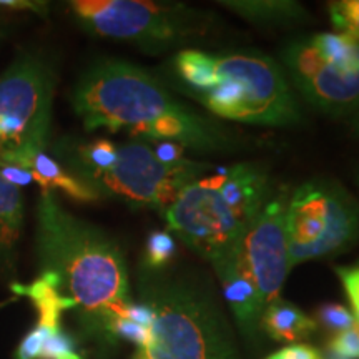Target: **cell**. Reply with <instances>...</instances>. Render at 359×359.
<instances>
[{"mask_svg": "<svg viewBox=\"0 0 359 359\" xmlns=\"http://www.w3.org/2000/svg\"><path fill=\"white\" fill-rule=\"evenodd\" d=\"M72 107L92 132H128L138 140L173 142L196 154H226L236 138L222 125L178 100L155 75L116 58H103L80 75Z\"/></svg>", "mask_w": 359, "mask_h": 359, "instance_id": "obj_1", "label": "cell"}, {"mask_svg": "<svg viewBox=\"0 0 359 359\" xmlns=\"http://www.w3.org/2000/svg\"><path fill=\"white\" fill-rule=\"evenodd\" d=\"M53 191H42L37 206L39 262L60 280V291L105 323L128 303V271L123 251L109 233L65 212Z\"/></svg>", "mask_w": 359, "mask_h": 359, "instance_id": "obj_2", "label": "cell"}, {"mask_svg": "<svg viewBox=\"0 0 359 359\" xmlns=\"http://www.w3.org/2000/svg\"><path fill=\"white\" fill-rule=\"evenodd\" d=\"M269 196L268 175L257 165L215 167L183 188L163 213L170 230L213 266L236 253Z\"/></svg>", "mask_w": 359, "mask_h": 359, "instance_id": "obj_3", "label": "cell"}, {"mask_svg": "<svg viewBox=\"0 0 359 359\" xmlns=\"http://www.w3.org/2000/svg\"><path fill=\"white\" fill-rule=\"evenodd\" d=\"M218 83L198 93L206 110L233 122L290 127L302 118L281 65L258 52L217 55Z\"/></svg>", "mask_w": 359, "mask_h": 359, "instance_id": "obj_4", "label": "cell"}, {"mask_svg": "<svg viewBox=\"0 0 359 359\" xmlns=\"http://www.w3.org/2000/svg\"><path fill=\"white\" fill-rule=\"evenodd\" d=\"M69 7L88 34L135 43L148 53L203 37L215 22L212 13L177 2L74 0Z\"/></svg>", "mask_w": 359, "mask_h": 359, "instance_id": "obj_5", "label": "cell"}, {"mask_svg": "<svg viewBox=\"0 0 359 359\" xmlns=\"http://www.w3.org/2000/svg\"><path fill=\"white\" fill-rule=\"evenodd\" d=\"M55 72L37 53H24L0 75V168L20 167L47 147Z\"/></svg>", "mask_w": 359, "mask_h": 359, "instance_id": "obj_6", "label": "cell"}, {"mask_svg": "<svg viewBox=\"0 0 359 359\" xmlns=\"http://www.w3.org/2000/svg\"><path fill=\"white\" fill-rule=\"evenodd\" d=\"M281 62L294 88L323 114L359 110V40L343 34H313L281 48Z\"/></svg>", "mask_w": 359, "mask_h": 359, "instance_id": "obj_7", "label": "cell"}, {"mask_svg": "<svg viewBox=\"0 0 359 359\" xmlns=\"http://www.w3.org/2000/svg\"><path fill=\"white\" fill-rule=\"evenodd\" d=\"M286 240L291 268L344 253L359 240V203L338 182L309 180L288 198Z\"/></svg>", "mask_w": 359, "mask_h": 359, "instance_id": "obj_8", "label": "cell"}, {"mask_svg": "<svg viewBox=\"0 0 359 359\" xmlns=\"http://www.w3.org/2000/svg\"><path fill=\"white\" fill-rule=\"evenodd\" d=\"M143 303L154 309L148 359H235L212 309L180 281H155Z\"/></svg>", "mask_w": 359, "mask_h": 359, "instance_id": "obj_9", "label": "cell"}, {"mask_svg": "<svg viewBox=\"0 0 359 359\" xmlns=\"http://www.w3.org/2000/svg\"><path fill=\"white\" fill-rule=\"evenodd\" d=\"M212 170L213 165L190 158L177 165L163 163L150 142L137 138L116 145V160L110 168L79 175L77 180L98 196H114L137 208L165 212L183 188Z\"/></svg>", "mask_w": 359, "mask_h": 359, "instance_id": "obj_10", "label": "cell"}, {"mask_svg": "<svg viewBox=\"0 0 359 359\" xmlns=\"http://www.w3.org/2000/svg\"><path fill=\"white\" fill-rule=\"evenodd\" d=\"M286 196H269L236 253L238 262L257 285L264 308L280 298V291L291 269L286 240Z\"/></svg>", "mask_w": 359, "mask_h": 359, "instance_id": "obj_11", "label": "cell"}, {"mask_svg": "<svg viewBox=\"0 0 359 359\" xmlns=\"http://www.w3.org/2000/svg\"><path fill=\"white\" fill-rule=\"evenodd\" d=\"M236 253L213 264V268L222 281L223 294L235 314L238 326L246 334H251L258 327V323H262L264 303L255 281L238 262Z\"/></svg>", "mask_w": 359, "mask_h": 359, "instance_id": "obj_12", "label": "cell"}, {"mask_svg": "<svg viewBox=\"0 0 359 359\" xmlns=\"http://www.w3.org/2000/svg\"><path fill=\"white\" fill-rule=\"evenodd\" d=\"M22 224L24 198L20 188L0 177V269L15 268Z\"/></svg>", "mask_w": 359, "mask_h": 359, "instance_id": "obj_13", "label": "cell"}, {"mask_svg": "<svg viewBox=\"0 0 359 359\" xmlns=\"http://www.w3.org/2000/svg\"><path fill=\"white\" fill-rule=\"evenodd\" d=\"M262 325L269 338L285 341V343H294V341L308 338L318 327L313 318L281 298H276L264 308Z\"/></svg>", "mask_w": 359, "mask_h": 359, "instance_id": "obj_14", "label": "cell"}, {"mask_svg": "<svg viewBox=\"0 0 359 359\" xmlns=\"http://www.w3.org/2000/svg\"><path fill=\"white\" fill-rule=\"evenodd\" d=\"M12 288L32 299L39 311V325L52 331L60 330L62 313L75 306V303L60 291V280L53 273H43L29 286L13 285Z\"/></svg>", "mask_w": 359, "mask_h": 359, "instance_id": "obj_15", "label": "cell"}, {"mask_svg": "<svg viewBox=\"0 0 359 359\" xmlns=\"http://www.w3.org/2000/svg\"><path fill=\"white\" fill-rule=\"evenodd\" d=\"M27 170L32 173L34 182L42 187V191L62 190L77 201H95L100 198L95 191L65 172L64 167L45 151H37L27 163Z\"/></svg>", "mask_w": 359, "mask_h": 359, "instance_id": "obj_16", "label": "cell"}, {"mask_svg": "<svg viewBox=\"0 0 359 359\" xmlns=\"http://www.w3.org/2000/svg\"><path fill=\"white\" fill-rule=\"evenodd\" d=\"M173 65L175 74L183 82V90L187 95L195 97L218 83L217 55L187 48L177 53V57L173 58Z\"/></svg>", "mask_w": 359, "mask_h": 359, "instance_id": "obj_17", "label": "cell"}, {"mask_svg": "<svg viewBox=\"0 0 359 359\" xmlns=\"http://www.w3.org/2000/svg\"><path fill=\"white\" fill-rule=\"evenodd\" d=\"M219 6L230 8L231 12L245 17L251 22H266V24H298L308 22V12L302 4L286 2V0H231L218 2Z\"/></svg>", "mask_w": 359, "mask_h": 359, "instance_id": "obj_18", "label": "cell"}, {"mask_svg": "<svg viewBox=\"0 0 359 359\" xmlns=\"http://www.w3.org/2000/svg\"><path fill=\"white\" fill-rule=\"evenodd\" d=\"M177 255V245L168 231H154L147 238L143 263L150 271L165 268Z\"/></svg>", "mask_w": 359, "mask_h": 359, "instance_id": "obj_19", "label": "cell"}, {"mask_svg": "<svg viewBox=\"0 0 359 359\" xmlns=\"http://www.w3.org/2000/svg\"><path fill=\"white\" fill-rule=\"evenodd\" d=\"M331 24L339 34L359 40V0H338L330 2Z\"/></svg>", "mask_w": 359, "mask_h": 359, "instance_id": "obj_20", "label": "cell"}, {"mask_svg": "<svg viewBox=\"0 0 359 359\" xmlns=\"http://www.w3.org/2000/svg\"><path fill=\"white\" fill-rule=\"evenodd\" d=\"M105 326L111 334L116 336V338H122L125 341H130V343H135L138 349H145L151 341V327L140 326L123 316L111 314L110 318H107Z\"/></svg>", "mask_w": 359, "mask_h": 359, "instance_id": "obj_21", "label": "cell"}, {"mask_svg": "<svg viewBox=\"0 0 359 359\" xmlns=\"http://www.w3.org/2000/svg\"><path fill=\"white\" fill-rule=\"evenodd\" d=\"M325 359H359V325L336 333L327 343Z\"/></svg>", "mask_w": 359, "mask_h": 359, "instance_id": "obj_22", "label": "cell"}, {"mask_svg": "<svg viewBox=\"0 0 359 359\" xmlns=\"http://www.w3.org/2000/svg\"><path fill=\"white\" fill-rule=\"evenodd\" d=\"M316 325L320 323L323 327L333 331V333H341V331L349 330V327L356 325V318L349 311L348 308H344L343 304H323L316 313Z\"/></svg>", "mask_w": 359, "mask_h": 359, "instance_id": "obj_23", "label": "cell"}, {"mask_svg": "<svg viewBox=\"0 0 359 359\" xmlns=\"http://www.w3.org/2000/svg\"><path fill=\"white\" fill-rule=\"evenodd\" d=\"M39 359H82V356L75 349L74 339L60 330L48 336Z\"/></svg>", "mask_w": 359, "mask_h": 359, "instance_id": "obj_24", "label": "cell"}, {"mask_svg": "<svg viewBox=\"0 0 359 359\" xmlns=\"http://www.w3.org/2000/svg\"><path fill=\"white\" fill-rule=\"evenodd\" d=\"M60 331V330H58ZM57 333V331L48 330V327L37 325L25 336L24 341L19 344L15 351V359H39L40 351H42L43 343L50 334Z\"/></svg>", "mask_w": 359, "mask_h": 359, "instance_id": "obj_25", "label": "cell"}, {"mask_svg": "<svg viewBox=\"0 0 359 359\" xmlns=\"http://www.w3.org/2000/svg\"><path fill=\"white\" fill-rule=\"evenodd\" d=\"M341 283H343L346 294L351 302L353 314L359 325V264L358 266H339L336 268Z\"/></svg>", "mask_w": 359, "mask_h": 359, "instance_id": "obj_26", "label": "cell"}, {"mask_svg": "<svg viewBox=\"0 0 359 359\" xmlns=\"http://www.w3.org/2000/svg\"><path fill=\"white\" fill-rule=\"evenodd\" d=\"M156 158L167 165H177L188 160L185 156V148L173 142H150Z\"/></svg>", "mask_w": 359, "mask_h": 359, "instance_id": "obj_27", "label": "cell"}, {"mask_svg": "<svg viewBox=\"0 0 359 359\" xmlns=\"http://www.w3.org/2000/svg\"><path fill=\"white\" fill-rule=\"evenodd\" d=\"M266 359H325L316 348L309 344H290Z\"/></svg>", "mask_w": 359, "mask_h": 359, "instance_id": "obj_28", "label": "cell"}, {"mask_svg": "<svg viewBox=\"0 0 359 359\" xmlns=\"http://www.w3.org/2000/svg\"><path fill=\"white\" fill-rule=\"evenodd\" d=\"M0 177L6 180V182L11 183V185L19 187V188L30 185V183L34 182L32 173H30L29 170L13 167V165H11V167L0 168Z\"/></svg>", "mask_w": 359, "mask_h": 359, "instance_id": "obj_29", "label": "cell"}, {"mask_svg": "<svg viewBox=\"0 0 359 359\" xmlns=\"http://www.w3.org/2000/svg\"><path fill=\"white\" fill-rule=\"evenodd\" d=\"M0 7L25 8V11H35L37 13L45 12V4L29 2V0H0Z\"/></svg>", "mask_w": 359, "mask_h": 359, "instance_id": "obj_30", "label": "cell"}, {"mask_svg": "<svg viewBox=\"0 0 359 359\" xmlns=\"http://www.w3.org/2000/svg\"><path fill=\"white\" fill-rule=\"evenodd\" d=\"M133 359H148V356L145 353L142 351V349H138L137 353H135V356H133Z\"/></svg>", "mask_w": 359, "mask_h": 359, "instance_id": "obj_31", "label": "cell"}]
</instances>
